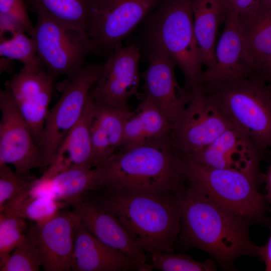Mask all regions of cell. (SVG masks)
<instances>
[{
  "mask_svg": "<svg viewBox=\"0 0 271 271\" xmlns=\"http://www.w3.org/2000/svg\"><path fill=\"white\" fill-rule=\"evenodd\" d=\"M55 77L44 67H23L17 74L6 82L22 115L29 125L35 142L40 139L49 110Z\"/></svg>",
  "mask_w": 271,
  "mask_h": 271,
  "instance_id": "obj_15",
  "label": "cell"
},
{
  "mask_svg": "<svg viewBox=\"0 0 271 271\" xmlns=\"http://www.w3.org/2000/svg\"><path fill=\"white\" fill-rule=\"evenodd\" d=\"M265 264L266 271H271V222L270 231L267 242L260 246L259 257Z\"/></svg>",
  "mask_w": 271,
  "mask_h": 271,
  "instance_id": "obj_36",
  "label": "cell"
},
{
  "mask_svg": "<svg viewBox=\"0 0 271 271\" xmlns=\"http://www.w3.org/2000/svg\"><path fill=\"white\" fill-rule=\"evenodd\" d=\"M30 37L44 67L55 78L75 77L84 68L87 55L93 53L87 34L42 15H37Z\"/></svg>",
  "mask_w": 271,
  "mask_h": 271,
  "instance_id": "obj_8",
  "label": "cell"
},
{
  "mask_svg": "<svg viewBox=\"0 0 271 271\" xmlns=\"http://www.w3.org/2000/svg\"><path fill=\"white\" fill-rule=\"evenodd\" d=\"M253 74L271 84V58L263 64Z\"/></svg>",
  "mask_w": 271,
  "mask_h": 271,
  "instance_id": "obj_37",
  "label": "cell"
},
{
  "mask_svg": "<svg viewBox=\"0 0 271 271\" xmlns=\"http://www.w3.org/2000/svg\"><path fill=\"white\" fill-rule=\"evenodd\" d=\"M97 167L102 170L104 188L116 191L175 192L185 184L183 157L172 135L129 150H118Z\"/></svg>",
  "mask_w": 271,
  "mask_h": 271,
  "instance_id": "obj_2",
  "label": "cell"
},
{
  "mask_svg": "<svg viewBox=\"0 0 271 271\" xmlns=\"http://www.w3.org/2000/svg\"><path fill=\"white\" fill-rule=\"evenodd\" d=\"M67 206L65 203L54 198L35 195L29 189L0 213L11 214L32 221L35 224H41L50 220Z\"/></svg>",
  "mask_w": 271,
  "mask_h": 271,
  "instance_id": "obj_26",
  "label": "cell"
},
{
  "mask_svg": "<svg viewBox=\"0 0 271 271\" xmlns=\"http://www.w3.org/2000/svg\"><path fill=\"white\" fill-rule=\"evenodd\" d=\"M162 0H95L88 36L93 53L107 57Z\"/></svg>",
  "mask_w": 271,
  "mask_h": 271,
  "instance_id": "obj_9",
  "label": "cell"
},
{
  "mask_svg": "<svg viewBox=\"0 0 271 271\" xmlns=\"http://www.w3.org/2000/svg\"><path fill=\"white\" fill-rule=\"evenodd\" d=\"M201 87L225 117L256 146L262 151L271 149V84L252 74Z\"/></svg>",
  "mask_w": 271,
  "mask_h": 271,
  "instance_id": "obj_6",
  "label": "cell"
},
{
  "mask_svg": "<svg viewBox=\"0 0 271 271\" xmlns=\"http://www.w3.org/2000/svg\"><path fill=\"white\" fill-rule=\"evenodd\" d=\"M71 270L128 271L137 268L125 255L101 242L79 220L75 233Z\"/></svg>",
  "mask_w": 271,
  "mask_h": 271,
  "instance_id": "obj_20",
  "label": "cell"
},
{
  "mask_svg": "<svg viewBox=\"0 0 271 271\" xmlns=\"http://www.w3.org/2000/svg\"><path fill=\"white\" fill-rule=\"evenodd\" d=\"M260 0H221L224 14L233 12L238 14L247 10Z\"/></svg>",
  "mask_w": 271,
  "mask_h": 271,
  "instance_id": "obj_35",
  "label": "cell"
},
{
  "mask_svg": "<svg viewBox=\"0 0 271 271\" xmlns=\"http://www.w3.org/2000/svg\"></svg>",
  "mask_w": 271,
  "mask_h": 271,
  "instance_id": "obj_41",
  "label": "cell"
},
{
  "mask_svg": "<svg viewBox=\"0 0 271 271\" xmlns=\"http://www.w3.org/2000/svg\"><path fill=\"white\" fill-rule=\"evenodd\" d=\"M224 28L215 47V61L203 71L199 85L212 87L249 76L253 71L248 58L238 22V14H225Z\"/></svg>",
  "mask_w": 271,
  "mask_h": 271,
  "instance_id": "obj_16",
  "label": "cell"
},
{
  "mask_svg": "<svg viewBox=\"0 0 271 271\" xmlns=\"http://www.w3.org/2000/svg\"><path fill=\"white\" fill-rule=\"evenodd\" d=\"M141 50L136 45L116 48L103 63L97 81L91 89L94 100L117 108L127 107L129 99L139 87Z\"/></svg>",
  "mask_w": 271,
  "mask_h": 271,
  "instance_id": "obj_13",
  "label": "cell"
},
{
  "mask_svg": "<svg viewBox=\"0 0 271 271\" xmlns=\"http://www.w3.org/2000/svg\"><path fill=\"white\" fill-rule=\"evenodd\" d=\"M93 104L91 90L81 118L63 139L53 163L42 176L51 179L70 168L94 167L90 131V117Z\"/></svg>",
  "mask_w": 271,
  "mask_h": 271,
  "instance_id": "obj_21",
  "label": "cell"
},
{
  "mask_svg": "<svg viewBox=\"0 0 271 271\" xmlns=\"http://www.w3.org/2000/svg\"><path fill=\"white\" fill-rule=\"evenodd\" d=\"M42 265L40 251L32 226L21 243L0 265V270L38 271Z\"/></svg>",
  "mask_w": 271,
  "mask_h": 271,
  "instance_id": "obj_28",
  "label": "cell"
},
{
  "mask_svg": "<svg viewBox=\"0 0 271 271\" xmlns=\"http://www.w3.org/2000/svg\"><path fill=\"white\" fill-rule=\"evenodd\" d=\"M103 63L85 65L75 77L56 83L60 96L49 109L37 147L45 171L53 163L63 139L81 118Z\"/></svg>",
  "mask_w": 271,
  "mask_h": 271,
  "instance_id": "obj_7",
  "label": "cell"
},
{
  "mask_svg": "<svg viewBox=\"0 0 271 271\" xmlns=\"http://www.w3.org/2000/svg\"><path fill=\"white\" fill-rule=\"evenodd\" d=\"M234 126L214 101L197 84L191 88V97L174 124L173 143L184 156L207 147L227 129Z\"/></svg>",
  "mask_w": 271,
  "mask_h": 271,
  "instance_id": "obj_10",
  "label": "cell"
},
{
  "mask_svg": "<svg viewBox=\"0 0 271 271\" xmlns=\"http://www.w3.org/2000/svg\"><path fill=\"white\" fill-rule=\"evenodd\" d=\"M238 22L253 74L271 58V8L259 1L238 14Z\"/></svg>",
  "mask_w": 271,
  "mask_h": 271,
  "instance_id": "obj_22",
  "label": "cell"
},
{
  "mask_svg": "<svg viewBox=\"0 0 271 271\" xmlns=\"http://www.w3.org/2000/svg\"><path fill=\"white\" fill-rule=\"evenodd\" d=\"M194 28L201 62L207 68L215 61L218 28L225 14L221 0H193Z\"/></svg>",
  "mask_w": 271,
  "mask_h": 271,
  "instance_id": "obj_23",
  "label": "cell"
},
{
  "mask_svg": "<svg viewBox=\"0 0 271 271\" xmlns=\"http://www.w3.org/2000/svg\"><path fill=\"white\" fill-rule=\"evenodd\" d=\"M151 255L153 269L162 271H214L217 267L212 258L204 261L194 259L185 254L159 252Z\"/></svg>",
  "mask_w": 271,
  "mask_h": 271,
  "instance_id": "obj_31",
  "label": "cell"
},
{
  "mask_svg": "<svg viewBox=\"0 0 271 271\" xmlns=\"http://www.w3.org/2000/svg\"><path fill=\"white\" fill-rule=\"evenodd\" d=\"M35 178L21 177L4 163H0V212L28 190Z\"/></svg>",
  "mask_w": 271,
  "mask_h": 271,
  "instance_id": "obj_33",
  "label": "cell"
},
{
  "mask_svg": "<svg viewBox=\"0 0 271 271\" xmlns=\"http://www.w3.org/2000/svg\"><path fill=\"white\" fill-rule=\"evenodd\" d=\"M132 112L128 107H114L94 100L90 131L94 167L100 165L120 149L125 122Z\"/></svg>",
  "mask_w": 271,
  "mask_h": 271,
  "instance_id": "obj_19",
  "label": "cell"
},
{
  "mask_svg": "<svg viewBox=\"0 0 271 271\" xmlns=\"http://www.w3.org/2000/svg\"><path fill=\"white\" fill-rule=\"evenodd\" d=\"M26 0H0V36L17 32L32 33L34 27Z\"/></svg>",
  "mask_w": 271,
  "mask_h": 271,
  "instance_id": "obj_29",
  "label": "cell"
},
{
  "mask_svg": "<svg viewBox=\"0 0 271 271\" xmlns=\"http://www.w3.org/2000/svg\"><path fill=\"white\" fill-rule=\"evenodd\" d=\"M56 198L69 206L85 195L105 188L99 167H75L55 175L51 179Z\"/></svg>",
  "mask_w": 271,
  "mask_h": 271,
  "instance_id": "obj_24",
  "label": "cell"
},
{
  "mask_svg": "<svg viewBox=\"0 0 271 271\" xmlns=\"http://www.w3.org/2000/svg\"><path fill=\"white\" fill-rule=\"evenodd\" d=\"M193 0H162L145 19L142 40L146 52L161 51L181 69L184 87L199 84L203 72L195 37Z\"/></svg>",
  "mask_w": 271,
  "mask_h": 271,
  "instance_id": "obj_4",
  "label": "cell"
},
{
  "mask_svg": "<svg viewBox=\"0 0 271 271\" xmlns=\"http://www.w3.org/2000/svg\"><path fill=\"white\" fill-rule=\"evenodd\" d=\"M25 221L15 215L0 213V265L24 239L28 230Z\"/></svg>",
  "mask_w": 271,
  "mask_h": 271,
  "instance_id": "obj_32",
  "label": "cell"
},
{
  "mask_svg": "<svg viewBox=\"0 0 271 271\" xmlns=\"http://www.w3.org/2000/svg\"><path fill=\"white\" fill-rule=\"evenodd\" d=\"M136 110L139 115L149 143L172 135V125L149 98L144 96Z\"/></svg>",
  "mask_w": 271,
  "mask_h": 271,
  "instance_id": "obj_30",
  "label": "cell"
},
{
  "mask_svg": "<svg viewBox=\"0 0 271 271\" xmlns=\"http://www.w3.org/2000/svg\"><path fill=\"white\" fill-rule=\"evenodd\" d=\"M183 157L188 186L252 224L267 222L268 203L257 189L259 172L213 168Z\"/></svg>",
  "mask_w": 271,
  "mask_h": 271,
  "instance_id": "obj_5",
  "label": "cell"
},
{
  "mask_svg": "<svg viewBox=\"0 0 271 271\" xmlns=\"http://www.w3.org/2000/svg\"><path fill=\"white\" fill-rule=\"evenodd\" d=\"M262 151L244 133L233 126L207 147L185 157L213 168L258 172Z\"/></svg>",
  "mask_w": 271,
  "mask_h": 271,
  "instance_id": "obj_17",
  "label": "cell"
},
{
  "mask_svg": "<svg viewBox=\"0 0 271 271\" xmlns=\"http://www.w3.org/2000/svg\"><path fill=\"white\" fill-rule=\"evenodd\" d=\"M266 6L271 8V0H260Z\"/></svg>",
  "mask_w": 271,
  "mask_h": 271,
  "instance_id": "obj_40",
  "label": "cell"
},
{
  "mask_svg": "<svg viewBox=\"0 0 271 271\" xmlns=\"http://www.w3.org/2000/svg\"><path fill=\"white\" fill-rule=\"evenodd\" d=\"M13 60L5 57H1L0 59V72H12L15 67Z\"/></svg>",
  "mask_w": 271,
  "mask_h": 271,
  "instance_id": "obj_38",
  "label": "cell"
},
{
  "mask_svg": "<svg viewBox=\"0 0 271 271\" xmlns=\"http://www.w3.org/2000/svg\"><path fill=\"white\" fill-rule=\"evenodd\" d=\"M78 222L72 210L62 209L47 221L32 226L45 270H71Z\"/></svg>",
  "mask_w": 271,
  "mask_h": 271,
  "instance_id": "obj_18",
  "label": "cell"
},
{
  "mask_svg": "<svg viewBox=\"0 0 271 271\" xmlns=\"http://www.w3.org/2000/svg\"><path fill=\"white\" fill-rule=\"evenodd\" d=\"M99 193L146 252L174 251L180 231L176 192H127L104 188Z\"/></svg>",
  "mask_w": 271,
  "mask_h": 271,
  "instance_id": "obj_3",
  "label": "cell"
},
{
  "mask_svg": "<svg viewBox=\"0 0 271 271\" xmlns=\"http://www.w3.org/2000/svg\"><path fill=\"white\" fill-rule=\"evenodd\" d=\"M0 38L1 57L19 61L26 68L44 67L32 38L25 33L17 32Z\"/></svg>",
  "mask_w": 271,
  "mask_h": 271,
  "instance_id": "obj_27",
  "label": "cell"
},
{
  "mask_svg": "<svg viewBox=\"0 0 271 271\" xmlns=\"http://www.w3.org/2000/svg\"><path fill=\"white\" fill-rule=\"evenodd\" d=\"M148 143L139 115L135 109L125 122L119 150H129Z\"/></svg>",
  "mask_w": 271,
  "mask_h": 271,
  "instance_id": "obj_34",
  "label": "cell"
},
{
  "mask_svg": "<svg viewBox=\"0 0 271 271\" xmlns=\"http://www.w3.org/2000/svg\"><path fill=\"white\" fill-rule=\"evenodd\" d=\"M0 163L12 165L19 177L42 170L41 158L32 130L8 88L0 91Z\"/></svg>",
  "mask_w": 271,
  "mask_h": 271,
  "instance_id": "obj_12",
  "label": "cell"
},
{
  "mask_svg": "<svg viewBox=\"0 0 271 271\" xmlns=\"http://www.w3.org/2000/svg\"><path fill=\"white\" fill-rule=\"evenodd\" d=\"M26 2L37 15L46 16L88 34L95 0H26Z\"/></svg>",
  "mask_w": 271,
  "mask_h": 271,
  "instance_id": "obj_25",
  "label": "cell"
},
{
  "mask_svg": "<svg viewBox=\"0 0 271 271\" xmlns=\"http://www.w3.org/2000/svg\"><path fill=\"white\" fill-rule=\"evenodd\" d=\"M69 206L87 230L102 243L125 255L137 270H153L146 252L103 201L99 192L89 193Z\"/></svg>",
  "mask_w": 271,
  "mask_h": 271,
  "instance_id": "obj_11",
  "label": "cell"
},
{
  "mask_svg": "<svg viewBox=\"0 0 271 271\" xmlns=\"http://www.w3.org/2000/svg\"><path fill=\"white\" fill-rule=\"evenodd\" d=\"M264 181L266 185V193L264 196L267 203L271 205V164L264 176Z\"/></svg>",
  "mask_w": 271,
  "mask_h": 271,
  "instance_id": "obj_39",
  "label": "cell"
},
{
  "mask_svg": "<svg viewBox=\"0 0 271 271\" xmlns=\"http://www.w3.org/2000/svg\"><path fill=\"white\" fill-rule=\"evenodd\" d=\"M148 66L141 73L144 95L152 101L173 125L181 115L191 97V89L182 87L176 78L175 62L165 53L147 52Z\"/></svg>",
  "mask_w": 271,
  "mask_h": 271,
  "instance_id": "obj_14",
  "label": "cell"
},
{
  "mask_svg": "<svg viewBox=\"0 0 271 271\" xmlns=\"http://www.w3.org/2000/svg\"><path fill=\"white\" fill-rule=\"evenodd\" d=\"M180 211L177 244L207 253L224 270L236 258L259 257L260 246L249 235L252 223L186 184L177 192Z\"/></svg>",
  "mask_w": 271,
  "mask_h": 271,
  "instance_id": "obj_1",
  "label": "cell"
}]
</instances>
